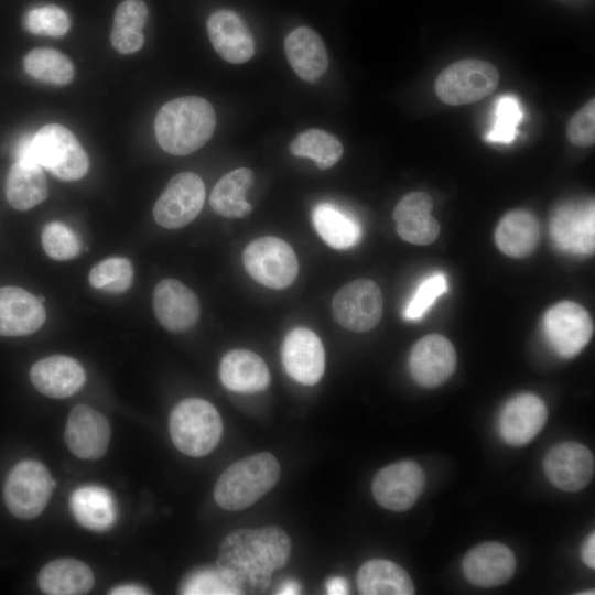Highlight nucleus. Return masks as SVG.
<instances>
[{
    "instance_id": "nucleus-30",
    "label": "nucleus",
    "mask_w": 595,
    "mask_h": 595,
    "mask_svg": "<svg viewBox=\"0 0 595 595\" xmlns=\"http://www.w3.org/2000/svg\"><path fill=\"white\" fill-rule=\"evenodd\" d=\"M357 587L363 595L414 594L409 574L400 565L383 559H374L360 566Z\"/></svg>"
},
{
    "instance_id": "nucleus-45",
    "label": "nucleus",
    "mask_w": 595,
    "mask_h": 595,
    "mask_svg": "<svg viewBox=\"0 0 595 595\" xmlns=\"http://www.w3.org/2000/svg\"><path fill=\"white\" fill-rule=\"evenodd\" d=\"M582 560L583 562L594 569L595 567V534L592 532L585 540L582 547Z\"/></svg>"
},
{
    "instance_id": "nucleus-25",
    "label": "nucleus",
    "mask_w": 595,
    "mask_h": 595,
    "mask_svg": "<svg viewBox=\"0 0 595 595\" xmlns=\"http://www.w3.org/2000/svg\"><path fill=\"white\" fill-rule=\"evenodd\" d=\"M221 383L240 393L260 392L270 383V372L264 360L248 349L228 351L219 366Z\"/></svg>"
},
{
    "instance_id": "nucleus-2",
    "label": "nucleus",
    "mask_w": 595,
    "mask_h": 595,
    "mask_svg": "<svg viewBox=\"0 0 595 595\" xmlns=\"http://www.w3.org/2000/svg\"><path fill=\"white\" fill-rule=\"evenodd\" d=\"M215 127L213 106L197 96L167 101L154 121L158 143L173 155H186L202 148L212 138Z\"/></svg>"
},
{
    "instance_id": "nucleus-29",
    "label": "nucleus",
    "mask_w": 595,
    "mask_h": 595,
    "mask_svg": "<svg viewBox=\"0 0 595 595\" xmlns=\"http://www.w3.org/2000/svg\"><path fill=\"white\" fill-rule=\"evenodd\" d=\"M71 509L86 529L106 531L117 518V506L111 494L100 486L78 487L71 496Z\"/></svg>"
},
{
    "instance_id": "nucleus-12",
    "label": "nucleus",
    "mask_w": 595,
    "mask_h": 595,
    "mask_svg": "<svg viewBox=\"0 0 595 595\" xmlns=\"http://www.w3.org/2000/svg\"><path fill=\"white\" fill-rule=\"evenodd\" d=\"M425 483L424 472L413 461H400L380 469L372 480V495L381 507L392 511L411 508Z\"/></svg>"
},
{
    "instance_id": "nucleus-46",
    "label": "nucleus",
    "mask_w": 595,
    "mask_h": 595,
    "mask_svg": "<svg viewBox=\"0 0 595 595\" xmlns=\"http://www.w3.org/2000/svg\"><path fill=\"white\" fill-rule=\"evenodd\" d=\"M325 588L326 593L329 595H340L348 593L347 582L339 576L329 578L325 585Z\"/></svg>"
},
{
    "instance_id": "nucleus-23",
    "label": "nucleus",
    "mask_w": 595,
    "mask_h": 595,
    "mask_svg": "<svg viewBox=\"0 0 595 595\" xmlns=\"http://www.w3.org/2000/svg\"><path fill=\"white\" fill-rule=\"evenodd\" d=\"M31 382L46 397L63 399L75 394L85 383L83 366L74 358L53 355L36 361L30 370Z\"/></svg>"
},
{
    "instance_id": "nucleus-13",
    "label": "nucleus",
    "mask_w": 595,
    "mask_h": 595,
    "mask_svg": "<svg viewBox=\"0 0 595 595\" xmlns=\"http://www.w3.org/2000/svg\"><path fill=\"white\" fill-rule=\"evenodd\" d=\"M594 202H570L559 206L550 220L554 244L575 255L594 252Z\"/></svg>"
},
{
    "instance_id": "nucleus-35",
    "label": "nucleus",
    "mask_w": 595,
    "mask_h": 595,
    "mask_svg": "<svg viewBox=\"0 0 595 595\" xmlns=\"http://www.w3.org/2000/svg\"><path fill=\"white\" fill-rule=\"evenodd\" d=\"M290 151L295 156L314 160L318 169L326 170L339 161L343 145L334 134L314 128L298 134L290 144Z\"/></svg>"
},
{
    "instance_id": "nucleus-16",
    "label": "nucleus",
    "mask_w": 595,
    "mask_h": 595,
    "mask_svg": "<svg viewBox=\"0 0 595 595\" xmlns=\"http://www.w3.org/2000/svg\"><path fill=\"white\" fill-rule=\"evenodd\" d=\"M281 355L288 375L302 385L314 386L324 375V347L309 328L292 329L284 338Z\"/></svg>"
},
{
    "instance_id": "nucleus-19",
    "label": "nucleus",
    "mask_w": 595,
    "mask_h": 595,
    "mask_svg": "<svg viewBox=\"0 0 595 595\" xmlns=\"http://www.w3.org/2000/svg\"><path fill=\"white\" fill-rule=\"evenodd\" d=\"M547 418L548 410L541 398L521 393L505 404L499 416V433L510 445H524L538 435Z\"/></svg>"
},
{
    "instance_id": "nucleus-48",
    "label": "nucleus",
    "mask_w": 595,
    "mask_h": 595,
    "mask_svg": "<svg viewBox=\"0 0 595 595\" xmlns=\"http://www.w3.org/2000/svg\"><path fill=\"white\" fill-rule=\"evenodd\" d=\"M300 585L295 581H285L278 589L277 594L281 595H292L300 593Z\"/></svg>"
},
{
    "instance_id": "nucleus-34",
    "label": "nucleus",
    "mask_w": 595,
    "mask_h": 595,
    "mask_svg": "<svg viewBox=\"0 0 595 595\" xmlns=\"http://www.w3.org/2000/svg\"><path fill=\"white\" fill-rule=\"evenodd\" d=\"M148 18V9L142 0H123L115 11L110 34L112 46L121 54L139 51L144 36L142 29Z\"/></svg>"
},
{
    "instance_id": "nucleus-10",
    "label": "nucleus",
    "mask_w": 595,
    "mask_h": 595,
    "mask_svg": "<svg viewBox=\"0 0 595 595\" xmlns=\"http://www.w3.org/2000/svg\"><path fill=\"white\" fill-rule=\"evenodd\" d=\"M382 293L371 280L358 279L344 285L334 296L332 312L336 322L353 332H368L382 315Z\"/></svg>"
},
{
    "instance_id": "nucleus-26",
    "label": "nucleus",
    "mask_w": 595,
    "mask_h": 595,
    "mask_svg": "<svg viewBox=\"0 0 595 595\" xmlns=\"http://www.w3.org/2000/svg\"><path fill=\"white\" fill-rule=\"evenodd\" d=\"M284 51L295 74L303 80L315 82L328 65L325 45L320 35L307 26H299L284 40Z\"/></svg>"
},
{
    "instance_id": "nucleus-17",
    "label": "nucleus",
    "mask_w": 595,
    "mask_h": 595,
    "mask_svg": "<svg viewBox=\"0 0 595 595\" xmlns=\"http://www.w3.org/2000/svg\"><path fill=\"white\" fill-rule=\"evenodd\" d=\"M108 420L95 409L78 404L69 412L65 426V442L69 451L84 459L102 457L110 442Z\"/></svg>"
},
{
    "instance_id": "nucleus-43",
    "label": "nucleus",
    "mask_w": 595,
    "mask_h": 595,
    "mask_svg": "<svg viewBox=\"0 0 595 595\" xmlns=\"http://www.w3.org/2000/svg\"><path fill=\"white\" fill-rule=\"evenodd\" d=\"M183 594H228L234 588L221 577L218 571H201L191 575L182 586Z\"/></svg>"
},
{
    "instance_id": "nucleus-1",
    "label": "nucleus",
    "mask_w": 595,
    "mask_h": 595,
    "mask_svg": "<svg viewBox=\"0 0 595 595\" xmlns=\"http://www.w3.org/2000/svg\"><path fill=\"white\" fill-rule=\"evenodd\" d=\"M290 552L291 540L280 527L234 530L220 543L217 571L236 594L260 593Z\"/></svg>"
},
{
    "instance_id": "nucleus-42",
    "label": "nucleus",
    "mask_w": 595,
    "mask_h": 595,
    "mask_svg": "<svg viewBox=\"0 0 595 595\" xmlns=\"http://www.w3.org/2000/svg\"><path fill=\"white\" fill-rule=\"evenodd\" d=\"M569 140L578 147L592 145L595 141V102L591 99L570 120L566 129Z\"/></svg>"
},
{
    "instance_id": "nucleus-44",
    "label": "nucleus",
    "mask_w": 595,
    "mask_h": 595,
    "mask_svg": "<svg viewBox=\"0 0 595 595\" xmlns=\"http://www.w3.org/2000/svg\"><path fill=\"white\" fill-rule=\"evenodd\" d=\"M34 134L25 133L20 137L13 149V156L18 162L36 163L33 147Z\"/></svg>"
},
{
    "instance_id": "nucleus-32",
    "label": "nucleus",
    "mask_w": 595,
    "mask_h": 595,
    "mask_svg": "<svg viewBox=\"0 0 595 595\" xmlns=\"http://www.w3.org/2000/svg\"><path fill=\"white\" fill-rule=\"evenodd\" d=\"M312 219L316 232L334 249L351 248L361 238V227L357 219L334 204L321 203L316 205Z\"/></svg>"
},
{
    "instance_id": "nucleus-20",
    "label": "nucleus",
    "mask_w": 595,
    "mask_h": 595,
    "mask_svg": "<svg viewBox=\"0 0 595 595\" xmlns=\"http://www.w3.org/2000/svg\"><path fill=\"white\" fill-rule=\"evenodd\" d=\"M46 312L39 298L17 286L0 288V335L26 336L39 331Z\"/></svg>"
},
{
    "instance_id": "nucleus-33",
    "label": "nucleus",
    "mask_w": 595,
    "mask_h": 595,
    "mask_svg": "<svg viewBox=\"0 0 595 595\" xmlns=\"http://www.w3.org/2000/svg\"><path fill=\"white\" fill-rule=\"evenodd\" d=\"M253 183L250 169L239 167L225 174L214 186L209 204L215 213L227 218L249 215L252 206L246 201V193Z\"/></svg>"
},
{
    "instance_id": "nucleus-8",
    "label": "nucleus",
    "mask_w": 595,
    "mask_h": 595,
    "mask_svg": "<svg viewBox=\"0 0 595 595\" xmlns=\"http://www.w3.org/2000/svg\"><path fill=\"white\" fill-rule=\"evenodd\" d=\"M242 260L247 272L257 282L274 290L290 286L299 273L292 247L272 236L251 241L244 251Z\"/></svg>"
},
{
    "instance_id": "nucleus-15",
    "label": "nucleus",
    "mask_w": 595,
    "mask_h": 595,
    "mask_svg": "<svg viewBox=\"0 0 595 595\" xmlns=\"http://www.w3.org/2000/svg\"><path fill=\"white\" fill-rule=\"evenodd\" d=\"M409 366L414 381L424 388L444 383L456 367V351L452 343L439 334L426 335L411 349Z\"/></svg>"
},
{
    "instance_id": "nucleus-36",
    "label": "nucleus",
    "mask_w": 595,
    "mask_h": 595,
    "mask_svg": "<svg viewBox=\"0 0 595 595\" xmlns=\"http://www.w3.org/2000/svg\"><path fill=\"white\" fill-rule=\"evenodd\" d=\"M25 72L34 79L55 85H67L74 77V67L67 56L53 48H34L24 60Z\"/></svg>"
},
{
    "instance_id": "nucleus-18",
    "label": "nucleus",
    "mask_w": 595,
    "mask_h": 595,
    "mask_svg": "<svg viewBox=\"0 0 595 595\" xmlns=\"http://www.w3.org/2000/svg\"><path fill=\"white\" fill-rule=\"evenodd\" d=\"M153 310L160 324L170 332L187 331L199 317L197 296L175 279H164L156 284Z\"/></svg>"
},
{
    "instance_id": "nucleus-11",
    "label": "nucleus",
    "mask_w": 595,
    "mask_h": 595,
    "mask_svg": "<svg viewBox=\"0 0 595 595\" xmlns=\"http://www.w3.org/2000/svg\"><path fill=\"white\" fill-rule=\"evenodd\" d=\"M543 329L553 350L563 358H572L587 345L594 327L583 306L562 301L545 312Z\"/></svg>"
},
{
    "instance_id": "nucleus-14",
    "label": "nucleus",
    "mask_w": 595,
    "mask_h": 595,
    "mask_svg": "<svg viewBox=\"0 0 595 595\" xmlns=\"http://www.w3.org/2000/svg\"><path fill=\"white\" fill-rule=\"evenodd\" d=\"M543 467L547 478L555 487L564 491H578L592 480L595 462L585 445L562 442L549 451Z\"/></svg>"
},
{
    "instance_id": "nucleus-39",
    "label": "nucleus",
    "mask_w": 595,
    "mask_h": 595,
    "mask_svg": "<svg viewBox=\"0 0 595 595\" xmlns=\"http://www.w3.org/2000/svg\"><path fill=\"white\" fill-rule=\"evenodd\" d=\"M42 245L46 255L58 261L76 258L82 251V242L76 232L61 221H51L42 231Z\"/></svg>"
},
{
    "instance_id": "nucleus-47",
    "label": "nucleus",
    "mask_w": 595,
    "mask_h": 595,
    "mask_svg": "<svg viewBox=\"0 0 595 595\" xmlns=\"http://www.w3.org/2000/svg\"><path fill=\"white\" fill-rule=\"evenodd\" d=\"M110 594H113V595H140V594H148V592L141 587V586H138V585H132V584H126V585H122V586H119V587H116L113 588Z\"/></svg>"
},
{
    "instance_id": "nucleus-7",
    "label": "nucleus",
    "mask_w": 595,
    "mask_h": 595,
    "mask_svg": "<svg viewBox=\"0 0 595 595\" xmlns=\"http://www.w3.org/2000/svg\"><path fill=\"white\" fill-rule=\"evenodd\" d=\"M498 82L499 73L493 64L467 58L441 72L435 80V93L447 105H467L489 96Z\"/></svg>"
},
{
    "instance_id": "nucleus-21",
    "label": "nucleus",
    "mask_w": 595,
    "mask_h": 595,
    "mask_svg": "<svg viewBox=\"0 0 595 595\" xmlns=\"http://www.w3.org/2000/svg\"><path fill=\"white\" fill-rule=\"evenodd\" d=\"M516 559L511 550L499 542H484L470 549L464 558L463 570L474 585L493 587L511 578Z\"/></svg>"
},
{
    "instance_id": "nucleus-41",
    "label": "nucleus",
    "mask_w": 595,
    "mask_h": 595,
    "mask_svg": "<svg viewBox=\"0 0 595 595\" xmlns=\"http://www.w3.org/2000/svg\"><path fill=\"white\" fill-rule=\"evenodd\" d=\"M447 292V280L443 273L426 278L418 288L404 309V318L416 321L433 305L435 300Z\"/></svg>"
},
{
    "instance_id": "nucleus-6",
    "label": "nucleus",
    "mask_w": 595,
    "mask_h": 595,
    "mask_svg": "<svg viewBox=\"0 0 595 595\" xmlns=\"http://www.w3.org/2000/svg\"><path fill=\"white\" fill-rule=\"evenodd\" d=\"M35 161L54 176L75 181L85 176L89 160L76 137L64 126L48 123L33 138Z\"/></svg>"
},
{
    "instance_id": "nucleus-38",
    "label": "nucleus",
    "mask_w": 595,
    "mask_h": 595,
    "mask_svg": "<svg viewBox=\"0 0 595 595\" xmlns=\"http://www.w3.org/2000/svg\"><path fill=\"white\" fill-rule=\"evenodd\" d=\"M522 119L520 101L513 95L499 97L494 106L493 123L485 134L488 142L511 143Z\"/></svg>"
},
{
    "instance_id": "nucleus-27",
    "label": "nucleus",
    "mask_w": 595,
    "mask_h": 595,
    "mask_svg": "<svg viewBox=\"0 0 595 595\" xmlns=\"http://www.w3.org/2000/svg\"><path fill=\"white\" fill-rule=\"evenodd\" d=\"M37 583L44 594L83 595L93 588L94 574L86 563L72 558H62L42 567Z\"/></svg>"
},
{
    "instance_id": "nucleus-9",
    "label": "nucleus",
    "mask_w": 595,
    "mask_h": 595,
    "mask_svg": "<svg viewBox=\"0 0 595 595\" xmlns=\"http://www.w3.org/2000/svg\"><path fill=\"white\" fill-rule=\"evenodd\" d=\"M205 186L202 178L192 172L173 176L153 207L155 221L166 229L186 226L202 210Z\"/></svg>"
},
{
    "instance_id": "nucleus-24",
    "label": "nucleus",
    "mask_w": 595,
    "mask_h": 595,
    "mask_svg": "<svg viewBox=\"0 0 595 595\" xmlns=\"http://www.w3.org/2000/svg\"><path fill=\"white\" fill-rule=\"evenodd\" d=\"M432 208V198L424 192L403 196L393 210L398 235L414 245L432 244L440 234V225L431 214Z\"/></svg>"
},
{
    "instance_id": "nucleus-37",
    "label": "nucleus",
    "mask_w": 595,
    "mask_h": 595,
    "mask_svg": "<svg viewBox=\"0 0 595 595\" xmlns=\"http://www.w3.org/2000/svg\"><path fill=\"white\" fill-rule=\"evenodd\" d=\"M133 267L127 258L112 257L97 263L89 272L93 288L111 294L128 291L133 282Z\"/></svg>"
},
{
    "instance_id": "nucleus-3",
    "label": "nucleus",
    "mask_w": 595,
    "mask_h": 595,
    "mask_svg": "<svg viewBox=\"0 0 595 595\" xmlns=\"http://www.w3.org/2000/svg\"><path fill=\"white\" fill-rule=\"evenodd\" d=\"M280 472L279 462L271 453L261 452L245 457L219 476L214 499L225 510L246 509L274 487Z\"/></svg>"
},
{
    "instance_id": "nucleus-5",
    "label": "nucleus",
    "mask_w": 595,
    "mask_h": 595,
    "mask_svg": "<svg viewBox=\"0 0 595 595\" xmlns=\"http://www.w3.org/2000/svg\"><path fill=\"white\" fill-rule=\"evenodd\" d=\"M56 483L40 462L25 459L8 474L3 498L9 511L20 519H33L45 509Z\"/></svg>"
},
{
    "instance_id": "nucleus-4",
    "label": "nucleus",
    "mask_w": 595,
    "mask_h": 595,
    "mask_svg": "<svg viewBox=\"0 0 595 595\" xmlns=\"http://www.w3.org/2000/svg\"><path fill=\"white\" fill-rule=\"evenodd\" d=\"M170 435L183 454L202 457L219 443L223 421L216 408L199 398L181 401L170 415Z\"/></svg>"
},
{
    "instance_id": "nucleus-40",
    "label": "nucleus",
    "mask_w": 595,
    "mask_h": 595,
    "mask_svg": "<svg viewBox=\"0 0 595 595\" xmlns=\"http://www.w3.org/2000/svg\"><path fill=\"white\" fill-rule=\"evenodd\" d=\"M24 28L32 34L62 36L71 28L67 13L55 4L31 9L23 19Z\"/></svg>"
},
{
    "instance_id": "nucleus-31",
    "label": "nucleus",
    "mask_w": 595,
    "mask_h": 595,
    "mask_svg": "<svg viewBox=\"0 0 595 595\" xmlns=\"http://www.w3.org/2000/svg\"><path fill=\"white\" fill-rule=\"evenodd\" d=\"M48 194L42 166L15 161L7 176L6 197L18 210H28L42 203Z\"/></svg>"
},
{
    "instance_id": "nucleus-22",
    "label": "nucleus",
    "mask_w": 595,
    "mask_h": 595,
    "mask_svg": "<svg viewBox=\"0 0 595 595\" xmlns=\"http://www.w3.org/2000/svg\"><path fill=\"white\" fill-rule=\"evenodd\" d=\"M206 25L214 50L228 63L242 64L253 56L252 35L234 11L225 9L215 11Z\"/></svg>"
},
{
    "instance_id": "nucleus-28",
    "label": "nucleus",
    "mask_w": 595,
    "mask_h": 595,
    "mask_svg": "<svg viewBox=\"0 0 595 595\" xmlns=\"http://www.w3.org/2000/svg\"><path fill=\"white\" fill-rule=\"evenodd\" d=\"M539 224L533 214L517 209L506 214L495 230L499 250L512 258L529 256L539 240Z\"/></svg>"
}]
</instances>
